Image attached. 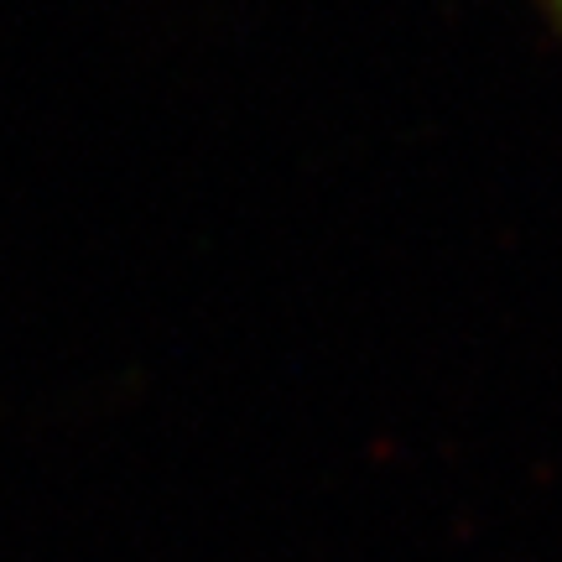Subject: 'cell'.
I'll return each mask as SVG.
<instances>
[{
	"label": "cell",
	"mask_w": 562,
	"mask_h": 562,
	"mask_svg": "<svg viewBox=\"0 0 562 562\" xmlns=\"http://www.w3.org/2000/svg\"><path fill=\"white\" fill-rule=\"evenodd\" d=\"M537 5H542V11H547V21H552V26H558V32H562V0H537Z\"/></svg>",
	"instance_id": "obj_1"
}]
</instances>
